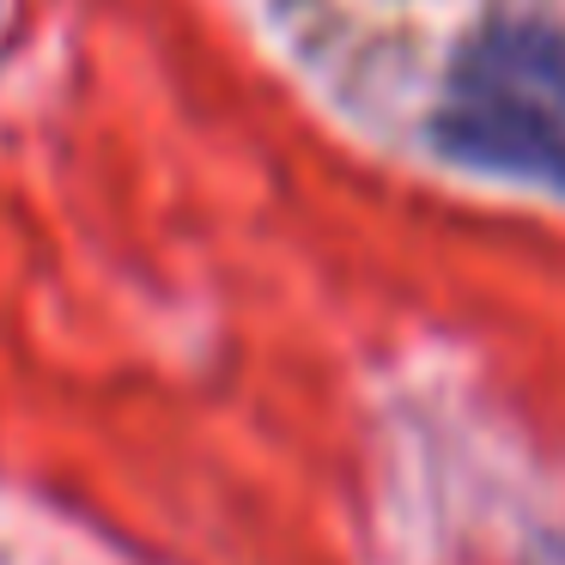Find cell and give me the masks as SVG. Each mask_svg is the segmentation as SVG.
Returning a JSON list of instances; mask_svg holds the SVG:
<instances>
[{"mask_svg":"<svg viewBox=\"0 0 565 565\" xmlns=\"http://www.w3.org/2000/svg\"><path fill=\"white\" fill-rule=\"evenodd\" d=\"M426 147L468 177L565 201V0H492L456 31Z\"/></svg>","mask_w":565,"mask_h":565,"instance_id":"obj_1","label":"cell"}]
</instances>
